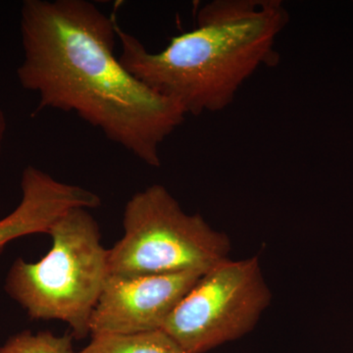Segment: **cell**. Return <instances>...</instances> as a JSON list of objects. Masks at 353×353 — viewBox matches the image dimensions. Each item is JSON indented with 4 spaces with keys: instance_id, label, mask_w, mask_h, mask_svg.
Returning <instances> with one entry per match:
<instances>
[{
    "instance_id": "6da1fadb",
    "label": "cell",
    "mask_w": 353,
    "mask_h": 353,
    "mask_svg": "<svg viewBox=\"0 0 353 353\" xmlns=\"http://www.w3.org/2000/svg\"><path fill=\"white\" fill-rule=\"evenodd\" d=\"M117 21L88 0H25L17 78L43 109L73 112L152 167L187 114L132 75L116 57Z\"/></svg>"
},
{
    "instance_id": "7a4b0ae2",
    "label": "cell",
    "mask_w": 353,
    "mask_h": 353,
    "mask_svg": "<svg viewBox=\"0 0 353 353\" xmlns=\"http://www.w3.org/2000/svg\"><path fill=\"white\" fill-rule=\"evenodd\" d=\"M190 32L152 52L116 27L123 66L187 115L229 108L241 85L263 66H275V46L290 21L281 0H213L196 14Z\"/></svg>"
},
{
    "instance_id": "3957f363",
    "label": "cell",
    "mask_w": 353,
    "mask_h": 353,
    "mask_svg": "<svg viewBox=\"0 0 353 353\" xmlns=\"http://www.w3.org/2000/svg\"><path fill=\"white\" fill-rule=\"evenodd\" d=\"M51 248L38 262L17 259L4 289L32 320L66 323L74 339L90 336V318L109 273L108 250L88 208L64 213L50 228Z\"/></svg>"
},
{
    "instance_id": "277c9868",
    "label": "cell",
    "mask_w": 353,
    "mask_h": 353,
    "mask_svg": "<svg viewBox=\"0 0 353 353\" xmlns=\"http://www.w3.org/2000/svg\"><path fill=\"white\" fill-rule=\"evenodd\" d=\"M124 234L108 250L118 277L206 272L229 259L231 241L199 214H188L169 190L152 185L127 202Z\"/></svg>"
},
{
    "instance_id": "5b68a950",
    "label": "cell",
    "mask_w": 353,
    "mask_h": 353,
    "mask_svg": "<svg viewBox=\"0 0 353 353\" xmlns=\"http://www.w3.org/2000/svg\"><path fill=\"white\" fill-rule=\"evenodd\" d=\"M272 292L257 256L227 259L206 271L165 323L185 353H206L250 333Z\"/></svg>"
},
{
    "instance_id": "8992f818",
    "label": "cell",
    "mask_w": 353,
    "mask_h": 353,
    "mask_svg": "<svg viewBox=\"0 0 353 353\" xmlns=\"http://www.w3.org/2000/svg\"><path fill=\"white\" fill-rule=\"evenodd\" d=\"M205 272L118 277L109 275L90 318V336L163 329L178 304Z\"/></svg>"
},
{
    "instance_id": "52a82bcc",
    "label": "cell",
    "mask_w": 353,
    "mask_h": 353,
    "mask_svg": "<svg viewBox=\"0 0 353 353\" xmlns=\"http://www.w3.org/2000/svg\"><path fill=\"white\" fill-rule=\"evenodd\" d=\"M22 199L10 214L0 220V253L7 243L21 236L48 234L70 209H92L101 197L80 185L62 183L41 169L26 167L21 178Z\"/></svg>"
},
{
    "instance_id": "ba28073f",
    "label": "cell",
    "mask_w": 353,
    "mask_h": 353,
    "mask_svg": "<svg viewBox=\"0 0 353 353\" xmlns=\"http://www.w3.org/2000/svg\"><path fill=\"white\" fill-rule=\"evenodd\" d=\"M78 353H185L162 330L134 334H101Z\"/></svg>"
},
{
    "instance_id": "9c48e42d",
    "label": "cell",
    "mask_w": 353,
    "mask_h": 353,
    "mask_svg": "<svg viewBox=\"0 0 353 353\" xmlns=\"http://www.w3.org/2000/svg\"><path fill=\"white\" fill-rule=\"evenodd\" d=\"M71 334L57 336L50 332H21L0 347V353H78Z\"/></svg>"
},
{
    "instance_id": "30bf717a",
    "label": "cell",
    "mask_w": 353,
    "mask_h": 353,
    "mask_svg": "<svg viewBox=\"0 0 353 353\" xmlns=\"http://www.w3.org/2000/svg\"><path fill=\"white\" fill-rule=\"evenodd\" d=\"M7 130V121L6 116L4 111L2 110L1 106H0V155L2 152V146H3L4 138H6Z\"/></svg>"
}]
</instances>
